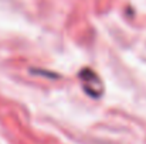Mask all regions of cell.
I'll use <instances>...</instances> for the list:
<instances>
[{
	"mask_svg": "<svg viewBox=\"0 0 146 144\" xmlns=\"http://www.w3.org/2000/svg\"><path fill=\"white\" fill-rule=\"evenodd\" d=\"M80 82L84 92L91 97H101L104 95V84L97 72L90 68H84L80 72Z\"/></svg>",
	"mask_w": 146,
	"mask_h": 144,
	"instance_id": "6da1fadb",
	"label": "cell"
}]
</instances>
